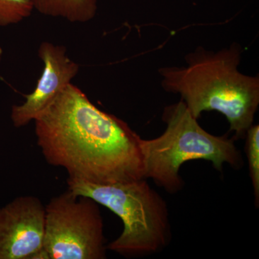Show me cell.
<instances>
[{
	"label": "cell",
	"instance_id": "obj_1",
	"mask_svg": "<svg viewBox=\"0 0 259 259\" xmlns=\"http://www.w3.org/2000/svg\"><path fill=\"white\" fill-rule=\"evenodd\" d=\"M34 122L46 160L65 168L69 178L95 184L145 179L142 138L72 83Z\"/></svg>",
	"mask_w": 259,
	"mask_h": 259
},
{
	"label": "cell",
	"instance_id": "obj_2",
	"mask_svg": "<svg viewBox=\"0 0 259 259\" xmlns=\"http://www.w3.org/2000/svg\"><path fill=\"white\" fill-rule=\"evenodd\" d=\"M241 49L234 44L218 52L197 48L187 66L158 70L163 90L179 94L194 118L202 112H221L236 139L253 125L259 105V78L238 70Z\"/></svg>",
	"mask_w": 259,
	"mask_h": 259
},
{
	"label": "cell",
	"instance_id": "obj_3",
	"mask_svg": "<svg viewBox=\"0 0 259 259\" xmlns=\"http://www.w3.org/2000/svg\"><path fill=\"white\" fill-rule=\"evenodd\" d=\"M162 119L166 125L163 134L155 139H141V149L145 179L152 180L168 193L176 194L183 188L180 170L187 161L212 162L221 173L225 163L235 169L243 166L235 140L209 134L182 100L165 107Z\"/></svg>",
	"mask_w": 259,
	"mask_h": 259
},
{
	"label": "cell",
	"instance_id": "obj_4",
	"mask_svg": "<svg viewBox=\"0 0 259 259\" xmlns=\"http://www.w3.org/2000/svg\"><path fill=\"white\" fill-rule=\"evenodd\" d=\"M68 190L90 197L117 214L123 231L107 249L128 257L146 256L163 250L171 240L169 212L165 199L146 179L95 184L69 178Z\"/></svg>",
	"mask_w": 259,
	"mask_h": 259
},
{
	"label": "cell",
	"instance_id": "obj_5",
	"mask_svg": "<svg viewBox=\"0 0 259 259\" xmlns=\"http://www.w3.org/2000/svg\"><path fill=\"white\" fill-rule=\"evenodd\" d=\"M97 202L68 190L46 207L47 259H104L107 245Z\"/></svg>",
	"mask_w": 259,
	"mask_h": 259
},
{
	"label": "cell",
	"instance_id": "obj_6",
	"mask_svg": "<svg viewBox=\"0 0 259 259\" xmlns=\"http://www.w3.org/2000/svg\"><path fill=\"white\" fill-rule=\"evenodd\" d=\"M45 218V206L32 196L0 207V259H46Z\"/></svg>",
	"mask_w": 259,
	"mask_h": 259
},
{
	"label": "cell",
	"instance_id": "obj_7",
	"mask_svg": "<svg viewBox=\"0 0 259 259\" xmlns=\"http://www.w3.org/2000/svg\"><path fill=\"white\" fill-rule=\"evenodd\" d=\"M38 55L44 69L36 88L23 105L12 107L11 119L17 127L28 125L45 111L79 72V65L66 55V49L49 42L40 44Z\"/></svg>",
	"mask_w": 259,
	"mask_h": 259
},
{
	"label": "cell",
	"instance_id": "obj_8",
	"mask_svg": "<svg viewBox=\"0 0 259 259\" xmlns=\"http://www.w3.org/2000/svg\"><path fill=\"white\" fill-rule=\"evenodd\" d=\"M42 15L61 17L73 23H85L96 14V0H32Z\"/></svg>",
	"mask_w": 259,
	"mask_h": 259
},
{
	"label": "cell",
	"instance_id": "obj_9",
	"mask_svg": "<svg viewBox=\"0 0 259 259\" xmlns=\"http://www.w3.org/2000/svg\"><path fill=\"white\" fill-rule=\"evenodd\" d=\"M245 151L248 158V170L254 192L255 207L259 204V125L250 126L246 134Z\"/></svg>",
	"mask_w": 259,
	"mask_h": 259
},
{
	"label": "cell",
	"instance_id": "obj_10",
	"mask_svg": "<svg viewBox=\"0 0 259 259\" xmlns=\"http://www.w3.org/2000/svg\"><path fill=\"white\" fill-rule=\"evenodd\" d=\"M33 9L32 0H0V26L20 23Z\"/></svg>",
	"mask_w": 259,
	"mask_h": 259
}]
</instances>
